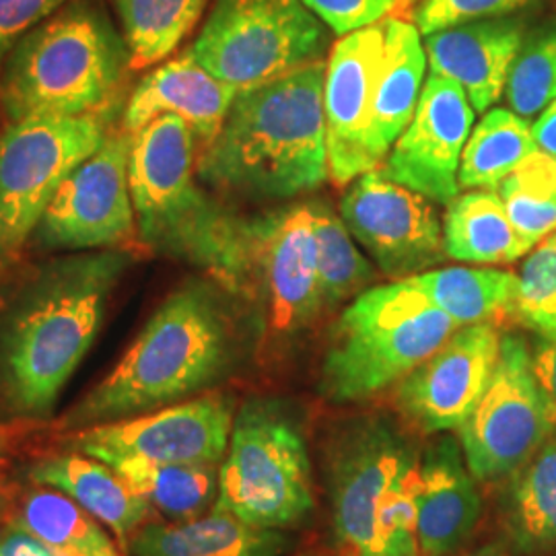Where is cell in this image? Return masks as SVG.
<instances>
[{"mask_svg": "<svg viewBox=\"0 0 556 556\" xmlns=\"http://www.w3.org/2000/svg\"><path fill=\"white\" fill-rule=\"evenodd\" d=\"M130 266L128 248L64 252L23 268L2 289V417L41 422L54 413Z\"/></svg>", "mask_w": 556, "mask_h": 556, "instance_id": "1", "label": "cell"}, {"mask_svg": "<svg viewBox=\"0 0 556 556\" xmlns=\"http://www.w3.org/2000/svg\"><path fill=\"white\" fill-rule=\"evenodd\" d=\"M233 319L219 291L190 280L163 299L114 369L56 420L60 433L137 417L194 397L227 376Z\"/></svg>", "mask_w": 556, "mask_h": 556, "instance_id": "2", "label": "cell"}, {"mask_svg": "<svg viewBox=\"0 0 556 556\" xmlns=\"http://www.w3.org/2000/svg\"><path fill=\"white\" fill-rule=\"evenodd\" d=\"M326 60L239 93L197 174L206 186L248 200H289L328 178L324 118Z\"/></svg>", "mask_w": 556, "mask_h": 556, "instance_id": "3", "label": "cell"}, {"mask_svg": "<svg viewBox=\"0 0 556 556\" xmlns=\"http://www.w3.org/2000/svg\"><path fill=\"white\" fill-rule=\"evenodd\" d=\"M197 137L165 114L132 135L130 190L144 248L204 270L227 291L250 287L248 220L200 188Z\"/></svg>", "mask_w": 556, "mask_h": 556, "instance_id": "4", "label": "cell"}, {"mask_svg": "<svg viewBox=\"0 0 556 556\" xmlns=\"http://www.w3.org/2000/svg\"><path fill=\"white\" fill-rule=\"evenodd\" d=\"M128 73V46L103 0H68L9 52L0 114L7 122L89 114L118 100Z\"/></svg>", "mask_w": 556, "mask_h": 556, "instance_id": "5", "label": "cell"}, {"mask_svg": "<svg viewBox=\"0 0 556 556\" xmlns=\"http://www.w3.org/2000/svg\"><path fill=\"white\" fill-rule=\"evenodd\" d=\"M457 328L410 278L363 291L338 319L319 390L332 402L376 396L431 357Z\"/></svg>", "mask_w": 556, "mask_h": 556, "instance_id": "6", "label": "cell"}, {"mask_svg": "<svg viewBox=\"0 0 556 556\" xmlns=\"http://www.w3.org/2000/svg\"><path fill=\"white\" fill-rule=\"evenodd\" d=\"M314 507L309 454L298 422L277 402H245L233 418L213 509L258 528L289 530Z\"/></svg>", "mask_w": 556, "mask_h": 556, "instance_id": "7", "label": "cell"}, {"mask_svg": "<svg viewBox=\"0 0 556 556\" xmlns=\"http://www.w3.org/2000/svg\"><path fill=\"white\" fill-rule=\"evenodd\" d=\"M122 100L80 116L7 122L0 132V273L27 250L62 181L114 130Z\"/></svg>", "mask_w": 556, "mask_h": 556, "instance_id": "8", "label": "cell"}, {"mask_svg": "<svg viewBox=\"0 0 556 556\" xmlns=\"http://www.w3.org/2000/svg\"><path fill=\"white\" fill-rule=\"evenodd\" d=\"M328 29L299 0H215L192 56L236 93L324 60Z\"/></svg>", "mask_w": 556, "mask_h": 556, "instance_id": "9", "label": "cell"}, {"mask_svg": "<svg viewBox=\"0 0 556 556\" xmlns=\"http://www.w3.org/2000/svg\"><path fill=\"white\" fill-rule=\"evenodd\" d=\"M130 151L132 135L118 122L100 149L62 181L27 248L48 254L126 248L137 236Z\"/></svg>", "mask_w": 556, "mask_h": 556, "instance_id": "10", "label": "cell"}, {"mask_svg": "<svg viewBox=\"0 0 556 556\" xmlns=\"http://www.w3.org/2000/svg\"><path fill=\"white\" fill-rule=\"evenodd\" d=\"M457 433L466 464L477 480L516 475L555 433L523 338L501 337L491 381Z\"/></svg>", "mask_w": 556, "mask_h": 556, "instance_id": "11", "label": "cell"}, {"mask_svg": "<svg viewBox=\"0 0 556 556\" xmlns=\"http://www.w3.org/2000/svg\"><path fill=\"white\" fill-rule=\"evenodd\" d=\"M233 397L208 392L157 410L60 435L62 447L105 464L147 459L161 464H220L233 429Z\"/></svg>", "mask_w": 556, "mask_h": 556, "instance_id": "12", "label": "cell"}, {"mask_svg": "<svg viewBox=\"0 0 556 556\" xmlns=\"http://www.w3.org/2000/svg\"><path fill=\"white\" fill-rule=\"evenodd\" d=\"M326 459L338 555L365 556L381 501L420 457L390 420L371 417L340 429Z\"/></svg>", "mask_w": 556, "mask_h": 556, "instance_id": "13", "label": "cell"}, {"mask_svg": "<svg viewBox=\"0 0 556 556\" xmlns=\"http://www.w3.org/2000/svg\"><path fill=\"white\" fill-rule=\"evenodd\" d=\"M340 219L386 277H417L447 258L433 202L371 169L351 181Z\"/></svg>", "mask_w": 556, "mask_h": 556, "instance_id": "14", "label": "cell"}, {"mask_svg": "<svg viewBox=\"0 0 556 556\" xmlns=\"http://www.w3.org/2000/svg\"><path fill=\"white\" fill-rule=\"evenodd\" d=\"M250 289H260L266 330L293 337L324 307L309 204L248 220Z\"/></svg>", "mask_w": 556, "mask_h": 556, "instance_id": "15", "label": "cell"}, {"mask_svg": "<svg viewBox=\"0 0 556 556\" xmlns=\"http://www.w3.org/2000/svg\"><path fill=\"white\" fill-rule=\"evenodd\" d=\"M495 324L456 330L438 351L400 381L397 410L425 435L457 431L484 394L497 365Z\"/></svg>", "mask_w": 556, "mask_h": 556, "instance_id": "16", "label": "cell"}, {"mask_svg": "<svg viewBox=\"0 0 556 556\" xmlns=\"http://www.w3.org/2000/svg\"><path fill=\"white\" fill-rule=\"evenodd\" d=\"M472 124L475 110L466 91L431 73L415 116L378 169L400 186L447 206L459 192L457 172Z\"/></svg>", "mask_w": 556, "mask_h": 556, "instance_id": "17", "label": "cell"}, {"mask_svg": "<svg viewBox=\"0 0 556 556\" xmlns=\"http://www.w3.org/2000/svg\"><path fill=\"white\" fill-rule=\"evenodd\" d=\"M386 50L383 21L342 36L326 60L324 118L328 178L337 186L374 169L367 153V128Z\"/></svg>", "mask_w": 556, "mask_h": 556, "instance_id": "18", "label": "cell"}, {"mask_svg": "<svg viewBox=\"0 0 556 556\" xmlns=\"http://www.w3.org/2000/svg\"><path fill=\"white\" fill-rule=\"evenodd\" d=\"M523 38V23L509 15L452 25L425 36L422 43L431 73L457 83L472 110L486 112L505 96Z\"/></svg>", "mask_w": 556, "mask_h": 556, "instance_id": "19", "label": "cell"}, {"mask_svg": "<svg viewBox=\"0 0 556 556\" xmlns=\"http://www.w3.org/2000/svg\"><path fill=\"white\" fill-rule=\"evenodd\" d=\"M238 93L213 77L199 60L186 50L178 59L161 62L144 75L124 103L119 126L130 135L149 122L174 114L188 124L197 142L215 139Z\"/></svg>", "mask_w": 556, "mask_h": 556, "instance_id": "20", "label": "cell"}, {"mask_svg": "<svg viewBox=\"0 0 556 556\" xmlns=\"http://www.w3.org/2000/svg\"><path fill=\"white\" fill-rule=\"evenodd\" d=\"M459 441L439 438L418 462V551L450 556L475 534L482 501Z\"/></svg>", "mask_w": 556, "mask_h": 556, "instance_id": "21", "label": "cell"}, {"mask_svg": "<svg viewBox=\"0 0 556 556\" xmlns=\"http://www.w3.org/2000/svg\"><path fill=\"white\" fill-rule=\"evenodd\" d=\"M29 480L73 498L114 534L124 555L132 534L153 516L149 503L112 466L85 454L43 456L29 468Z\"/></svg>", "mask_w": 556, "mask_h": 556, "instance_id": "22", "label": "cell"}, {"mask_svg": "<svg viewBox=\"0 0 556 556\" xmlns=\"http://www.w3.org/2000/svg\"><path fill=\"white\" fill-rule=\"evenodd\" d=\"M383 29L386 50L367 128V153L374 169L388 157L415 116L427 71V52L415 23L390 17L383 20Z\"/></svg>", "mask_w": 556, "mask_h": 556, "instance_id": "23", "label": "cell"}, {"mask_svg": "<svg viewBox=\"0 0 556 556\" xmlns=\"http://www.w3.org/2000/svg\"><path fill=\"white\" fill-rule=\"evenodd\" d=\"M291 548L282 530L245 523L213 509L188 521H149L139 528L126 556H280Z\"/></svg>", "mask_w": 556, "mask_h": 556, "instance_id": "24", "label": "cell"}, {"mask_svg": "<svg viewBox=\"0 0 556 556\" xmlns=\"http://www.w3.org/2000/svg\"><path fill=\"white\" fill-rule=\"evenodd\" d=\"M443 250L447 258L477 266L511 264L530 252L493 190L466 192L447 204Z\"/></svg>", "mask_w": 556, "mask_h": 556, "instance_id": "25", "label": "cell"}, {"mask_svg": "<svg viewBox=\"0 0 556 556\" xmlns=\"http://www.w3.org/2000/svg\"><path fill=\"white\" fill-rule=\"evenodd\" d=\"M505 530L523 555L556 551V431L514 475Z\"/></svg>", "mask_w": 556, "mask_h": 556, "instance_id": "26", "label": "cell"}, {"mask_svg": "<svg viewBox=\"0 0 556 556\" xmlns=\"http://www.w3.org/2000/svg\"><path fill=\"white\" fill-rule=\"evenodd\" d=\"M108 466L167 521L204 516L219 495L220 464H161L128 457Z\"/></svg>", "mask_w": 556, "mask_h": 556, "instance_id": "27", "label": "cell"}, {"mask_svg": "<svg viewBox=\"0 0 556 556\" xmlns=\"http://www.w3.org/2000/svg\"><path fill=\"white\" fill-rule=\"evenodd\" d=\"M457 326L493 324L514 312L517 275L489 266H452L410 277Z\"/></svg>", "mask_w": 556, "mask_h": 556, "instance_id": "28", "label": "cell"}, {"mask_svg": "<svg viewBox=\"0 0 556 556\" xmlns=\"http://www.w3.org/2000/svg\"><path fill=\"white\" fill-rule=\"evenodd\" d=\"M536 151L528 118L495 108L466 140L457 184L464 190H497L498 184Z\"/></svg>", "mask_w": 556, "mask_h": 556, "instance_id": "29", "label": "cell"}, {"mask_svg": "<svg viewBox=\"0 0 556 556\" xmlns=\"http://www.w3.org/2000/svg\"><path fill=\"white\" fill-rule=\"evenodd\" d=\"M206 4L208 0H114L132 73L169 59L197 27Z\"/></svg>", "mask_w": 556, "mask_h": 556, "instance_id": "30", "label": "cell"}, {"mask_svg": "<svg viewBox=\"0 0 556 556\" xmlns=\"http://www.w3.org/2000/svg\"><path fill=\"white\" fill-rule=\"evenodd\" d=\"M13 519L41 542L75 556H126L118 542L73 498L54 489L38 486L25 493Z\"/></svg>", "mask_w": 556, "mask_h": 556, "instance_id": "31", "label": "cell"}, {"mask_svg": "<svg viewBox=\"0 0 556 556\" xmlns=\"http://www.w3.org/2000/svg\"><path fill=\"white\" fill-rule=\"evenodd\" d=\"M497 194L528 250L555 233L556 157L536 151L498 184Z\"/></svg>", "mask_w": 556, "mask_h": 556, "instance_id": "32", "label": "cell"}, {"mask_svg": "<svg viewBox=\"0 0 556 556\" xmlns=\"http://www.w3.org/2000/svg\"><path fill=\"white\" fill-rule=\"evenodd\" d=\"M318 256L319 289L324 307L361 295L374 278V268L355 245L344 220L326 204H309Z\"/></svg>", "mask_w": 556, "mask_h": 556, "instance_id": "33", "label": "cell"}, {"mask_svg": "<svg viewBox=\"0 0 556 556\" xmlns=\"http://www.w3.org/2000/svg\"><path fill=\"white\" fill-rule=\"evenodd\" d=\"M505 98L521 118L536 116L556 100V23L523 38L509 71Z\"/></svg>", "mask_w": 556, "mask_h": 556, "instance_id": "34", "label": "cell"}, {"mask_svg": "<svg viewBox=\"0 0 556 556\" xmlns=\"http://www.w3.org/2000/svg\"><path fill=\"white\" fill-rule=\"evenodd\" d=\"M511 314L538 337L556 334V231L532 248L523 262Z\"/></svg>", "mask_w": 556, "mask_h": 556, "instance_id": "35", "label": "cell"}, {"mask_svg": "<svg viewBox=\"0 0 556 556\" xmlns=\"http://www.w3.org/2000/svg\"><path fill=\"white\" fill-rule=\"evenodd\" d=\"M417 553L418 468L381 501L365 556H417Z\"/></svg>", "mask_w": 556, "mask_h": 556, "instance_id": "36", "label": "cell"}, {"mask_svg": "<svg viewBox=\"0 0 556 556\" xmlns=\"http://www.w3.org/2000/svg\"><path fill=\"white\" fill-rule=\"evenodd\" d=\"M536 0H420L415 11V25L420 36L468 21L509 17Z\"/></svg>", "mask_w": 556, "mask_h": 556, "instance_id": "37", "label": "cell"}, {"mask_svg": "<svg viewBox=\"0 0 556 556\" xmlns=\"http://www.w3.org/2000/svg\"><path fill=\"white\" fill-rule=\"evenodd\" d=\"M330 31L346 36L383 21L400 0H299Z\"/></svg>", "mask_w": 556, "mask_h": 556, "instance_id": "38", "label": "cell"}, {"mask_svg": "<svg viewBox=\"0 0 556 556\" xmlns=\"http://www.w3.org/2000/svg\"><path fill=\"white\" fill-rule=\"evenodd\" d=\"M68 0H0V68L15 43Z\"/></svg>", "mask_w": 556, "mask_h": 556, "instance_id": "39", "label": "cell"}, {"mask_svg": "<svg viewBox=\"0 0 556 556\" xmlns=\"http://www.w3.org/2000/svg\"><path fill=\"white\" fill-rule=\"evenodd\" d=\"M530 353L532 371L556 431V334L538 337L536 344L534 349H530Z\"/></svg>", "mask_w": 556, "mask_h": 556, "instance_id": "40", "label": "cell"}, {"mask_svg": "<svg viewBox=\"0 0 556 556\" xmlns=\"http://www.w3.org/2000/svg\"><path fill=\"white\" fill-rule=\"evenodd\" d=\"M0 556H75L59 551L40 538L29 534L17 519H9L0 528Z\"/></svg>", "mask_w": 556, "mask_h": 556, "instance_id": "41", "label": "cell"}, {"mask_svg": "<svg viewBox=\"0 0 556 556\" xmlns=\"http://www.w3.org/2000/svg\"><path fill=\"white\" fill-rule=\"evenodd\" d=\"M532 137L538 151L556 157V100L551 101L532 124Z\"/></svg>", "mask_w": 556, "mask_h": 556, "instance_id": "42", "label": "cell"}, {"mask_svg": "<svg viewBox=\"0 0 556 556\" xmlns=\"http://www.w3.org/2000/svg\"><path fill=\"white\" fill-rule=\"evenodd\" d=\"M15 497H17V484L11 482L4 475H0V528L11 519Z\"/></svg>", "mask_w": 556, "mask_h": 556, "instance_id": "43", "label": "cell"}, {"mask_svg": "<svg viewBox=\"0 0 556 556\" xmlns=\"http://www.w3.org/2000/svg\"><path fill=\"white\" fill-rule=\"evenodd\" d=\"M11 445H13V433L0 422V468L9 462Z\"/></svg>", "mask_w": 556, "mask_h": 556, "instance_id": "44", "label": "cell"}, {"mask_svg": "<svg viewBox=\"0 0 556 556\" xmlns=\"http://www.w3.org/2000/svg\"><path fill=\"white\" fill-rule=\"evenodd\" d=\"M464 556H509L507 555V551L501 546V544H486V546H482V548H478L475 553H468V555Z\"/></svg>", "mask_w": 556, "mask_h": 556, "instance_id": "45", "label": "cell"}, {"mask_svg": "<svg viewBox=\"0 0 556 556\" xmlns=\"http://www.w3.org/2000/svg\"><path fill=\"white\" fill-rule=\"evenodd\" d=\"M0 132H2V128H0Z\"/></svg>", "mask_w": 556, "mask_h": 556, "instance_id": "46", "label": "cell"}, {"mask_svg": "<svg viewBox=\"0 0 556 556\" xmlns=\"http://www.w3.org/2000/svg\"><path fill=\"white\" fill-rule=\"evenodd\" d=\"M303 556H309V555H303Z\"/></svg>", "mask_w": 556, "mask_h": 556, "instance_id": "47", "label": "cell"}]
</instances>
